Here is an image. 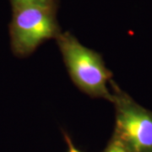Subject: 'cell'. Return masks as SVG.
<instances>
[{"label": "cell", "instance_id": "6da1fadb", "mask_svg": "<svg viewBox=\"0 0 152 152\" xmlns=\"http://www.w3.org/2000/svg\"><path fill=\"white\" fill-rule=\"evenodd\" d=\"M56 42L76 86L91 97L112 102L113 96L107 84L112 80L113 73L106 67L102 55L82 45L69 31L61 32Z\"/></svg>", "mask_w": 152, "mask_h": 152}, {"label": "cell", "instance_id": "7a4b0ae2", "mask_svg": "<svg viewBox=\"0 0 152 152\" xmlns=\"http://www.w3.org/2000/svg\"><path fill=\"white\" fill-rule=\"evenodd\" d=\"M12 9L10 37L12 52L17 57L32 54L41 44L56 40L62 32L57 19L58 7L27 5Z\"/></svg>", "mask_w": 152, "mask_h": 152}, {"label": "cell", "instance_id": "3957f363", "mask_svg": "<svg viewBox=\"0 0 152 152\" xmlns=\"http://www.w3.org/2000/svg\"><path fill=\"white\" fill-rule=\"evenodd\" d=\"M115 107L113 134L128 152H152V112L143 107L112 80Z\"/></svg>", "mask_w": 152, "mask_h": 152}, {"label": "cell", "instance_id": "277c9868", "mask_svg": "<svg viewBox=\"0 0 152 152\" xmlns=\"http://www.w3.org/2000/svg\"><path fill=\"white\" fill-rule=\"evenodd\" d=\"M12 8L20 6H43V7H58V0H10Z\"/></svg>", "mask_w": 152, "mask_h": 152}, {"label": "cell", "instance_id": "5b68a950", "mask_svg": "<svg viewBox=\"0 0 152 152\" xmlns=\"http://www.w3.org/2000/svg\"><path fill=\"white\" fill-rule=\"evenodd\" d=\"M103 152H128L125 149L123 144L115 137L114 135L112 136L111 140H109L107 145Z\"/></svg>", "mask_w": 152, "mask_h": 152}, {"label": "cell", "instance_id": "8992f818", "mask_svg": "<svg viewBox=\"0 0 152 152\" xmlns=\"http://www.w3.org/2000/svg\"><path fill=\"white\" fill-rule=\"evenodd\" d=\"M64 138H65V140L66 142H67V144H68V147H69V149H68V152H82L80 151V150H78V149L74 145L73 142H72V140H71L70 137L67 134H64Z\"/></svg>", "mask_w": 152, "mask_h": 152}]
</instances>
